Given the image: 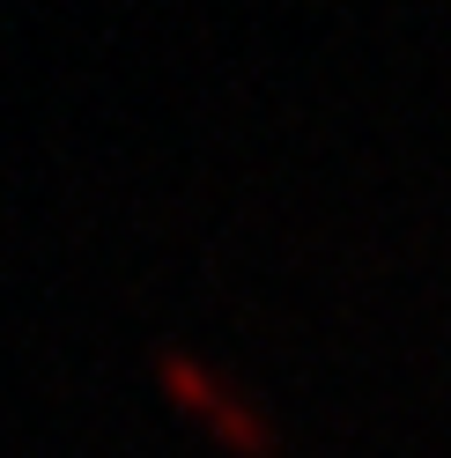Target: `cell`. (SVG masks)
<instances>
[{
    "label": "cell",
    "mask_w": 451,
    "mask_h": 458,
    "mask_svg": "<svg viewBox=\"0 0 451 458\" xmlns=\"http://www.w3.org/2000/svg\"><path fill=\"white\" fill-rule=\"evenodd\" d=\"M149 377H156V392H163V407H171L200 444H215L222 458H281V428H274V414H267L244 385L222 377V369H215L200 348L163 340V348L149 355Z\"/></svg>",
    "instance_id": "obj_1"
}]
</instances>
